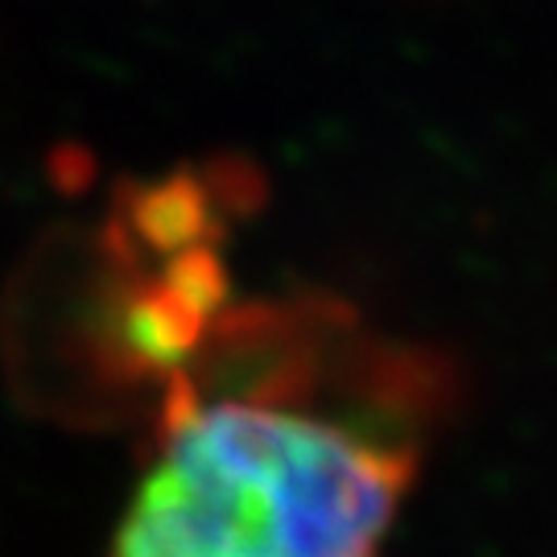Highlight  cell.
Wrapping results in <instances>:
<instances>
[{
	"instance_id": "cell-1",
	"label": "cell",
	"mask_w": 557,
	"mask_h": 557,
	"mask_svg": "<svg viewBox=\"0 0 557 557\" xmlns=\"http://www.w3.org/2000/svg\"><path fill=\"white\" fill-rule=\"evenodd\" d=\"M413 458L264 400H186L112 557H380Z\"/></svg>"
}]
</instances>
